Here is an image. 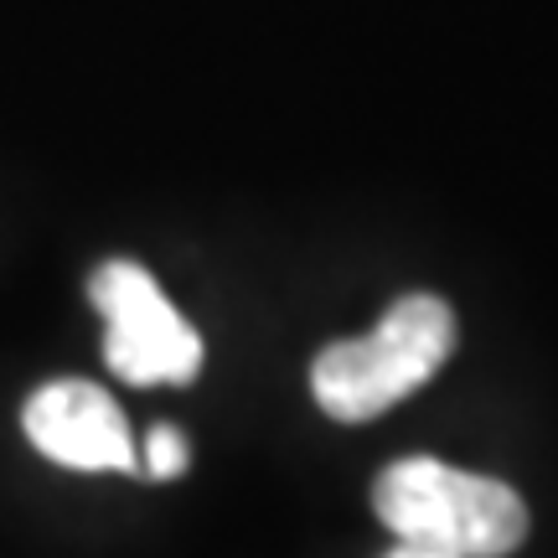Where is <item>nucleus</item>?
Wrapping results in <instances>:
<instances>
[{
    "label": "nucleus",
    "instance_id": "obj_2",
    "mask_svg": "<svg viewBox=\"0 0 558 558\" xmlns=\"http://www.w3.org/2000/svg\"><path fill=\"white\" fill-rule=\"evenodd\" d=\"M450 347L456 311L439 295H403L373 337L326 347L311 367V388L331 418H378L383 409L409 399L418 383L435 378Z\"/></svg>",
    "mask_w": 558,
    "mask_h": 558
},
{
    "label": "nucleus",
    "instance_id": "obj_5",
    "mask_svg": "<svg viewBox=\"0 0 558 558\" xmlns=\"http://www.w3.org/2000/svg\"><path fill=\"white\" fill-rule=\"evenodd\" d=\"M140 465H145V476L156 481H171L181 476L186 465H192V450H186V435L171 429V424H156L150 435H145V450H140Z\"/></svg>",
    "mask_w": 558,
    "mask_h": 558
},
{
    "label": "nucleus",
    "instance_id": "obj_3",
    "mask_svg": "<svg viewBox=\"0 0 558 558\" xmlns=\"http://www.w3.org/2000/svg\"><path fill=\"white\" fill-rule=\"evenodd\" d=\"M88 295L104 316V357L124 383H192L202 373V337L166 300L150 269L130 259L104 264Z\"/></svg>",
    "mask_w": 558,
    "mask_h": 558
},
{
    "label": "nucleus",
    "instance_id": "obj_1",
    "mask_svg": "<svg viewBox=\"0 0 558 558\" xmlns=\"http://www.w3.org/2000/svg\"><path fill=\"white\" fill-rule=\"evenodd\" d=\"M383 527L445 558H507L527 538V507L507 481L456 471L435 456L393 460L373 486Z\"/></svg>",
    "mask_w": 558,
    "mask_h": 558
},
{
    "label": "nucleus",
    "instance_id": "obj_4",
    "mask_svg": "<svg viewBox=\"0 0 558 558\" xmlns=\"http://www.w3.org/2000/svg\"><path fill=\"white\" fill-rule=\"evenodd\" d=\"M21 424L41 456L68 471H140V450L124 424V409L83 378L37 388L26 399Z\"/></svg>",
    "mask_w": 558,
    "mask_h": 558
},
{
    "label": "nucleus",
    "instance_id": "obj_6",
    "mask_svg": "<svg viewBox=\"0 0 558 558\" xmlns=\"http://www.w3.org/2000/svg\"><path fill=\"white\" fill-rule=\"evenodd\" d=\"M388 558H445V554H435V548H414V543H399Z\"/></svg>",
    "mask_w": 558,
    "mask_h": 558
}]
</instances>
